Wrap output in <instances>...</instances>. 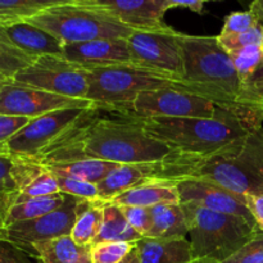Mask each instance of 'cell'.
<instances>
[{"mask_svg": "<svg viewBox=\"0 0 263 263\" xmlns=\"http://www.w3.org/2000/svg\"><path fill=\"white\" fill-rule=\"evenodd\" d=\"M86 108H66L32 118L9 140L7 153L13 157L33 159L49 144L61 136Z\"/></svg>", "mask_w": 263, "mask_h": 263, "instance_id": "obj_13", "label": "cell"}, {"mask_svg": "<svg viewBox=\"0 0 263 263\" xmlns=\"http://www.w3.org/2000/svg\"><path fill=\"white\" fill-rule=\"evenodd\" d=\"M58 193H61V190H59L57 177L49 170L41 166L37 174L15 195L14 202H21V200L36 197H46V195L58 194Z\"/></svg>", "mask_w": 263, "mask_h": 263, "instance_id": "obj_31", "label": "cell"}, {"mask_svg": "<svg viewBox=\"0 0 263 263\" xmlns=\"http://www.w3.org/2000/svg\"><path fill=\"white\" fill-rule=\"evenodd\" d=\"M63 57L86 68L133 63L127 40L125 39L63 44Z\"/></svg>", "mask_w": 263, "mask_h": 263, "instance_id": "obj_17", "label": "cell"}, {"mask_svg": "<svg viewBox=\"0 0 263 263\" xmlns=\"http://www.w3.org/2000/svg\"><path fill=\"white\" fill-rule=\"evenodd\" d=\"M62 0H0V27L26 22Z\"/></svg>", "mask_w": 263, "mask_h": 263, "instance_id": "obj_29", "label": "cell"}, {"mask_svg": "<svg viewBox=\"0 0 263 263\" xmlns=\"http://www.w3.org/2000/svg\"><path fill=\"white\" fill-rule=\"evenodd\" d=\"M140 263H189L194 261L186 238H141L135 243Z\"/></svg>", "mask_w": 263, "mask_h": 263, "instance_id": "obj_19", "label": "cell"}, {"mask_svg": "<svg viewBox=\"0 0 263 263\" xmlns=\"http://www.w3.org/2000/svg\"><path fill=\"white\" fill-rule=\"evenodd\" d=\"M33 252L41 263H80L89 257L90 247L79 246L71 236H62L35 244Z\"/></svg>", "mask_w": 263, "mask_h": 263, "instance_id": "obj_27", "label": "cell"}, {"mask_svg": "<svg viewBox=\"0 0 263 263\" xmlns=\"http://www.w3.org/2000/svg\"><path fill=\"white\" fill-rule=\"evenodd\" d=\"M218 41L226 51L240 50L248 46H261L263 45V25L259 23L256 27L246 31V32L236 33V35H218Z\"/></svg>", "mask_w": 263, "mask_h": 263, "instance_id": "obj_33", "label": "cell"}, {"mask_svg": "<svg viewBox=\"0 0 263 263\" xmlns=\"http://www.w3.org/2000/svg\"><path fill=\"white\" fill-rule=\"evenodd\" d=\"M120 207L131 228L144 238L152 228V217L149 208L131 207V205H120Z\"/></svg>", "mask_w": 263, "mask_h": 263, "instance_id": "obj_37", "label": "cell"}, {"mask_svg": "<svg viewBox=\"0 0 263 263\" xmlns=\"http://www.w3.org/2000/svg\"><path fill=\"white\" fill-rule=\"evenodd\" d=\"M45 30L63 44L125 39L135 30L122 25L104 12L85 4L84 0H62L26 21Z\"/></svg>", "mask_w": 263, "mask_h": 263, "instance_id": "obj_7", "label": "cell"}, {"mask_svg": "<svg viewBox=\"0 0 263 263\" xmlns=\"http://www.w3.org/2000/svg\"><path fill=\"white\" fill-rule=\"evenodd\" d=\"M32 118L15 117V116L0 115V154L7 153V145L10 139L22 130Z\"/></svg>", "mask_w": 263, "mask_h": 263, "instance_id": "obj_36", "label": "cell"}, {"mask_svg": "<svg viewBox=\"0 0 263 263\" xmlns=\"http://www.w3.org/2000/svg\"><path fill=\"white\" fill-rule=\"evenodd\" d=\"M203 159H185L177 162L118 164L98 184L102 202H110L117 195L152 182L177 181L190 177Z\"/></svg>", "mask_w": 263, "mask_h": 263, "instance_id": "obj_9", "label": "cell"}, {"mask_svg": "<svg viewBox=\"0 0 263 263\" xmlns=\"http://www.w3.org/2000/svg\"><path fill=\"white\" fill-rule=\"evenodd\" d=\"M171 2V9L172 8H186V9L192 10V12L198 13V14H203L204 13V2L202 0H170Z\"/></svg>", "mask_w": 263, "mask_h": 263, "instance_id": "obj_42", "label": "cell"}, {"mask_svg": "<svg viewBox=\"0 0 263 263\" xmlns=\"http://www.w3.org/2000/svg\"><path fill=\"white\" fill-rule=\"evenodd\" d=\"M181 46L185 81L205 87L217 97L226 110L262 127L263 99L246 91L230 53L222 48L217 36L181 33Z\"/></svg>", "mask_w": 263, "mask_h": 263, "instance_id": "obj_2", "label": "cell"}, {"mask_svg": "<svg viewBox=\"0 0 263 263\" xmlns=\"http://www.w3.org/2000/svg\"><path fill=\"white\" fill-rule=\"evenodd\" d=\"M149 211L152 228L145 238H186L189 235V221L181 203L159 204L149 208Z\"/></svg>", "mask_w": 263, "mask_h": 263, "instance_id": "obj_20", "label": "cell"}, {"mask_svg": "<svg viewBox=\"0 0 263 263\" xmlns=\"http://www.w3.org/2000/svg\"><path fill=\"white\" fill-rule=\"evenodd\" d=\"M120 263H140V261H139L138 252H136L135 246H134V248L131 249L130 253H128L127 256H126L125 258H123L122 261H121Z\"/></svg>", "mask_w": 263, "mask_h": 263, "instance_id": "obj_44", "label": "cell"}, {"mask_svg": "<svg viewBox=\"0 0 263 263\" xmlns=\"http://www.w3.org/2000/svg\"><path fill=\"white\" fill-rule=\"evenodd\" d=\"M247 205L263 233V195H247Z\"/></svg>", "mask_w": 263, "mask_h": 263, "instance_id": "obj_40", "label": "cell"}, {"mask_svg": "<svg viewBox=\"0 0 263 263\" xmlns=\"http://www.w3.org/2000/svg\"><path fill=\"white\" fill-rule=\"evenodd\" d=\"M125 112V110H123ZM141 118H217L229 110L218 107L212 100L182 90L164 89L139 95L128 110Z\"/></svg>", "mask_w": 263, "mask_h": 263, "instance_id": "obj_10", "label": "cell"}, {"mask_svg": "<svg viewBox=\"0 0 263 263\" xmlns=\"http://www.w3.org/2000/svg\"><path fill=\"white\" fill-rule=\"evenodd\" d=\"M190 177L213 182L241 197L263 195V127L203 159Z\"/></svg>", "mask_w": 263, "mask_h": 263, "instance_id": "obj_5", "label": "cell"}, {"mask_svg": "<svg viewBox=\"0 0 263 263\" xmlns=\"http://www.w3.org/2000/svg\"><path fill=\"white\" fill-rule=\"evenodd\" d=\"M143 236L136 233L127 222L120 205L113 202H103L102 226L94 244L110 241L136 243Z\"/></svg>", "mask_w": 263, "mask_h": 263, "instance_id": "obj_23", "label": "cell"}, {"mask_svg": "<svg viewBox=\"0 0 263 263\" xmlns=\"http://www.w3.org/2000/svg\"><path fill=\"white\" fill-rule=\"evenodd\" d=\"M262 50H263V45H262Z\"/></svg>", "mask_w": 263, "mask_h": 263, "instance_id": "obj_48", "label": "cell"}, {"mask_svg": "<svg viewBox=\"0 0 263 263\" xmlns=\"http://www.w3.org/2000/svg\"><path fill=\"white\" fill-rule=\"evenodd\" d=\"M135 243L110 241L90 247L89 257L91 263H120L131 252Z\"/></svg>", "mask_w": 263, "mask_h": 263, "instance_id": "obj_32", "label": "cell"}, {"mask_svg": "<svg viewBox=\"0 0 263 263\" xmlns=\"http://www.w3.org/2000/svg\"><path fill=\"white\" fill-rule=\"evenodd\" d=\"M146 133L175 151L199 159L210 158L258 130L233 112L217 118H143Z\"/></svg>", "mask_w": 263, "mask_h": 263, "instance_id": "obj_3", "label": "cell"}, {"mask_svg": "<svg viewBox=\"0 0 263 263\" xmlns=\"http://www.w3.org/2000/svg\"><path fill=\"white\" fill-rule=\"evenodd\" d=\"M89 100L59 97L9 80L0 91V115L36 118L66 108H89Z\"/></svg>", "mask_w": 263, "mask_h": 263, "instance_id": "obj_14", "label": "cell"}, {"mask_svg": "<svg viewBox=\"0 0 263 263\" xmlns=\"http://www.w3.org/2000/svg\"><path fill=\"white\" fill-rule=\"evenodd\" d=\"M37 58L18 49L0 27V74L13 80L20 72L35 63Z\"/></svg>", "mask_w": 263, "mask_h": 263, "instance_id": "obj_30", "label": "cell"}, {"mask_svg": "<svg viewBox=\"0 0 263 263\" xmlns=\"http://www.w3.org/2000/svg\"><path fill=\"white\" fill-rule=\"evenodd\" d=\"M64 200H66V194L58 193V194L46 195V197H36L21 200V202H14L8 212L5 228L13 223L22 222V221L35 220V218L54 212L59 207H62Z\"/></svg>", "mask_w": 263, "mask_h": 263, "instance_id": "obj_28", "label": "cell"}, {"mask_svg": "<svg viewBox=\"0 0 263 263\" xmlns=\"http://www.w3.org/2000/svg\"><path fill=\"white\" fill-rule=\"evenodd\" d=\"M135 31L166 30L163 15L171 9L170 0H84Z\"/></svg>", "mask_w": 263, "mask_h": 263, "instance_id": "obj_16", "label": "cell"}, {"mask_svg": "<svg viewBox=\"0 0 263 263\" xmlns=\"http://www.w3.org/2000/svg\"><path fill=\"white\" fill-rule=\"evenodd\" d=\"M13 44L31 57L63 55V43L45 30L28 22L2 27Z\"/></svg>", "mask_w": 263, "mask_h": 263, "instance_id": "obj_18", "label": "cell"}, {"mask_svg": "<svg viewBox=\"0 0 263 263\" xmlns=\"http://www.w3.org/2000/svg\"><path fill=\"white\" fill-rule=\"evenodd\" d=\"M110 202L118 205L152 208L159 204L180 203V197L176 181H163L152 182V184L134 187V189L117 195Z\"/></svg>", "mask_w": 263, "mask_h": 263, "instance_id": "obj_21", "label": "cell"}, {"mask_svg": "<svg viewBox=\"0 0 263 263\" xmlns=\"http://www.w3.org/2000/svg\"><path fill=\"white\" fill-rule=\"evenodd\" d=\"M127 44L134 64L184 79L181 33L174 28L134 31Z\"/></svg>", "mask_w": 263, "mask_h": 263, "instance_id": "obj_11", "label": "cell"}, {"mask_svg": "<svg viewBox=\"0 0 263 263\" xmlns=\"http://www.w3.org/2000/svg\"><path fill=\"white\" fill-rule=\"evenodd\" d=\"M80 200V198L66 194V200L58 210L35 220L22 221L7 226L3 238L35 256V244L71 235Z\"/></svg>", "mask_w": 263, "mask_h": 263, "instance_id": "obj_12", "label": "cell"}, {"mask_svg": "<svg viewBox=\"0 0 263 263\" xmlns=\"http://www.w3.org/2000/svg\"><path fill=\"white\" fill-rule=\"evenodd\" d=\"M176 186L181 204H193L213 212L241 216L256 221L247 205L246 197L229 192L213 182L197 177H185L177 180Z\"/></svg>", "mask_w": 263, "mask_h": 263, "instance_id": "obj_15", "label": "cell"}, {"mask_svg": "<svg viewBox=\"0 0 263 263\" xmlns=\"http://www.w3.org/2000/svg\"><path fill=\"white\" fill-rule=\"evenodd\" d=\"M89 92L86 99L92 105L128 110L140 94L156 90L175 89L200 95L221 107L215 94L199 85H193L184 79L156 71L138 64H117L107 67H90ZM226 110V109H225Z\"/></svg>", "mask_w": 263, "mask_h": 263, "instance_id": "obj_4", "label": "cell"}, {"mask_svg": "<svg viewBox=\"0 0 263 263\" xmlns=\"http://www.w3.org/2000/svg\"><path fill=\"white\" fill-rule=\"evenodd\" d=\"M222 263H263V235L247 243Z\"/></svg>", "mask_w": 263, "mask_h": 263, "instance_id": "obj_39", "label": "cell"}, {"mask_svg": "<svg viewBox=\"0 0 263 263\" xmlns=\"http://www.w3.org/2000/svg\"><path fill=\"white\" fill-rule=\"evenodd\" d=\"M249 10L256 15L257 20L259 21V23L263 25V0H256V2L252 3V4L249 5Z\"/></svg>", "mask_w": 263, "mask_h": 263, "instance_id": "obj_43", "label": "cell"}, {"mask_svg": "<svg viewBox=\"0 0 263 263\" xmlns=\"http://www.w3.org/2000/svg\"><path fill=\"white\" fill-rule=\"evenodd\" d=\"M8 81H9V79H7V77H4L0 74V91H2V89L4 87V85L7 84Z\"/></svg>", "mask_w": 263, "mask_h": 263, "instance_id": "obj_45", "label": "cell"}, {"mask_svg": "<svg viewBox=\"0 0 263 263\" xmlns=\"http://www.w3.org/2000/svg\"><path fill=\"white\" fill-rule=\"evenodd\" d=\"M241 85L249 95L263 99V50L261 46H248L230 53Z\"/></svg>", "mask_w": 263, "mask_h": 263, "instance_id": "obj_22", "label": "cell"}, {"mask_svg": "<svg viewBox=\"0 0 263 263\" xmlns=\"http://www.w3.org/2000/svg\"><path fill=\"white\" fill-rule=\"evenodd\" d=\"M257 25H259V21L257 20V17L251 10L234 12L225 18V23H223L222 31H221L220 35L228 36L246 32V31L256 27Z\"/></svg>", "mask_w": 263, "mask_h": 263, "instance_id": "obj_35", "label": "cell"}, {"mask_svg": "<svg viewBox=\"0 0 263 263\" xmlns=\"http://www.w3.org/2000/svg\"><path fill=\"white\" fill-rule=\"evenodd\" d=\"M117 163L100 159H79V161L66 162L44 166L57 177H69V179L82 180V181L99 184L112 170L117 167Z\"/></svg>", "mask_w": 263, "mask_h": 263, "instance_id": "obj_26", "label": "cell"}, {"mask_svg": "<svg viewBox=\"0 0 263 263\" xmlns=\"http://www.w3.org/2000/svg\"><path fill=\"white\" fill-rule=\"evenodd\" d=\"M40 167L41 164L31 159L0 154V192L18 194Z\"/></svg>", "mask_w": 263, "mask_h": 263, "instance_id": "obj_25", "label": "cell"}, {"mask_svg": "<svg viewBox=\"0 0 263 263\" xmlns=\"http://www.w3.org/2000/svg\"><path fill=\"white\" fill-rule=\"evenodd\" d=\"M15 195L12 193L0 192V238H3V233L5 230V222H7V216L10 207L15 200Z\"/></svg>", "mask_w": 263, "mask_h": 263, "instance_id": "obj_41", "label": "cell"}, {"mask_svg": "<svg viewBox=\"0 0 263 263\" xmlns=\"http://www.w3.org/2000/svg\"><path fill=\"white\" fill-rule=\"evenodd\" d=\"M103 221L102 200H80L71 238L81 247H91L99 234Z\"/></svg>", "mask_w": 263, "mask_h": 263, "instance_id": "obj_24", "label": "cell"}, {"mask_svg": "<svg viewBox=\"0 0 263 263\" xmlns=\"http://www.w3.org/2000/svg\"><path fill=\"white\" fill-rule=\"evenodd\" d=\"M189 263H218V262L211 261V259H194V261H192Z\"/></svg>", "mask_w": 263, "mask_h": 263, "instance_id": "obj_46", "label": "cell"}, {"mask_svg": "<svg viewBox=\"0 0 263 263\" xmlns=\"http://www.w3.org/2000/svg\"><path fill=\"white\" fill-rule=\"evenodd\" d=\"M57 177V176H55ZM61 193L86 200H100L98 184L69 177H57Z\"/></svg>", "mask_w": 263, "mask_h": 263, "instance_id": "obj_34", "label": "cell"}, {"mask_svg": "<svg viewBox=\"0 0 263 263\" xmlns=\"http://www.w3.org/2000/svg\"><path fill=\"white\" fill-rule=\"evenodd\" d=\"M80 263H91V261H90V257H86V258H85L84 261L80 262Z\"/></svg>", "mask_w": 263, "mask_h": 263, "instance_id": "obj_47", "label": "cell"}, {"mask_svg": "<svg viewBox=\"0 0 263 263\" xmlns=\"http://www.w3.org/2000/svg\"><path fill=\"white\" fill-rule=\"evenodd\" d=\"M87 158L136 164L177 162L195 157L180 153L149 135L141 117L113 108L91 105L31 161L48 166Z\"/></svg>", "mask_w": 263, "mask_h": 263, "instance_id": "obj_1", "label": "cell"}, {"mask_svg": "<svg viewBox=\"0 0 263 263\" xmlns=\"http://www.w3.org/2000/svg\"><path fill=\"white\" fill-rule=\"evenodd\" d=\"M0 263H41L33 254L28 253L17 244L0 238Z\"/></svg>", "mask_w": 263, "mask_h": 263, "instance_id": "obj_38", "label": "cell"}, {"mask_svg": "<svg viewBox=\"0 0 263 263\" xmlns=\"http://www.w3.org/2000/svg\"><path fill=\"white\" fill-rule=\"evenodd\" d=\"M13 81L59 97L87 100L89 69L63 55H44L20 72Z\"/></svg>", "mask_w": 263, "mask_h": 263, "instance_id": "obj_8", "label": "cell"}, {"mask_svg": "<svg viewBox=\"0 0 263 263\" xmlns=\"http://www.w3.org/2000/svg\"><path fill=\"white\" fill-rule=\"evenodd\" d=\"M182 205L189 221L194 259L222 263L247 243L263 235L256 221L241 216L213 212L193 204Z\"/></svg>", "mask_w": 263, "mask_h": 263, "instance_id": "obj_6", "label": "cell"}]
</instances>
